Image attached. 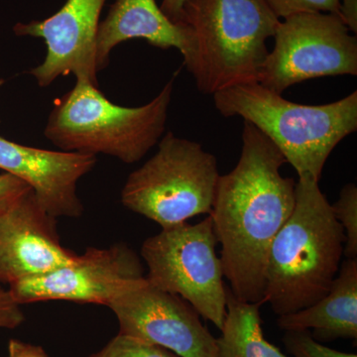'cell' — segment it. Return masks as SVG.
I'll return each mask as SVG.
<instances>
[{
    "label": "cell",
    "mask_w": 357,
    "mask_h": 357,
    "mask_svg": "<svg viewBox=\"0 0 357 357\" xmlns=\"http://www.w3.org/2000/svg\"><path fill=\"white\" fill-rule=\"evenodd\" d=\"M280 18L266 0H185L195 56L189 72L206 95L234 84L257 82Z\"/></svg>",
    "instance_id": "5"
},
{
    "label": "cell",
    "mask_w": 357,
    "mask_h": 357,
    "mask_svg": "<svg viewBox=\"0 0 357 357\" xmlns=\"http://www.w3.org/2000/svg\"><path fill=\"white\" fill-rule=\"evenodd\" d=\"M340 17L351 32H357V0H340Z\"/></svg>",
    "instance_id": "24"
},
{
    "label": "cell",
    "mask_w": 357,
    "mask_h": 357,
    "mask_svg": "<svg viewBox=\"0 0 357 357\" xmlns=\"http://www.w3.org/2000/svg\"><path fill=\"white\" fill-rule=\"evenodd\" d=\"M119 333L158 345L178 357H218L217 338L196 310L177 295L155 287L146 277L131 282L109 306Z\"/></svg>",
    "instance_id": "9"
},
{
    "label": "cell",
    "mask_w": 357,
    "mask_h": 357,
    "mask_svg": "<svg viewBox=\"0 0 357 357\" xmlns=\"http://www.w3.org/2000/svg\"><path fill=\"white\" fill-rule=\"evenodd\" d=\"M7 357H50L38 345L28 344L20 340H10L8 342Z\"/></svg>",
    "instance_id": "23"
},
{
    "label": "cell",
    "mask_w": 357,
    "mask_h": 357,
    "mask_svg": "<svg viewBox=\"0 0 357 357\" xmlns=\"http://www.w3.org/2000/svg\"><path fill=\"white\" fill-rule=\"evenodd\" d=\"M158 143L156 153L128 176L122 204L161 229L211 215L220 176L217 157L173 132Z\"/></svg>",
    "instance_id": "6"
},
{
    "label": "cell",
    "mask_w": 357,
    "mask_h": 357,
    "mask_svg": "<svg viewBox=\"0 0 357 357\" xmlns=\"http://www.w3.org/2000/svg\"><path fill=\"white\" fill-rule=\"evenodd\" d=\"M319 183L312 176H299L292 215L270 248L264 302L277 316L318 302L328 293L340 270L344 231Z\"/></svg>",
    "instance_id": "2"
},
{
    "label": "cell",
    "mask_w": 357,
    "mask_h": 357,
    "mask_svg": "<svg viewBox=\"0 0 357 357\" xmlns=\"http://www.w3.org/2000/svg\"><path fill=\"white\" fill-rule=\"evenodd\" d=\"M261 306L237 300L227 287V317L217 338L218 357H288L265 338Z\"/></svg>",
    "instance_id": "16"
},
{
    "label": "cell",
    "mask_w": 357,
    "mask_h": 357,
    "mask_svg": "<svg viewBox=\"0 0 357 357\" xmlns=\"http://www.w3.org/2000/svg\"><path fill=\"white\" fill-rule=\"evenodd\" d=\"M4 84V79H0V89H1L2 86H3Z\"/></svg>",
    "instance_id": "26"
},
{
    "label": "cell",
    "mask_w": 357,
    "mask_h": 357,
    "mask_svg": "<svg viewBox=\"0 0 357 357\" xmlns=\"http://www.w3.org/2000/svg\"><path fill=\"white\" fill-rule=\"evenodd\" d=\"M185 0H163L161 10L174 23L183 24V6Z\"/></svg>",
    "instance_id": "25"
},
{
    "label": "cell",
    "mask_w": 357,
    "mask_h": 357,
    "mask_svg": "<svg viewBox=\"0 0 357 357\" xmlns=\"http://www.w3.org/2000/svg\"><path fill=\"white\" fill-rule=\"evenodd\" d=\"M144 276L138 255L124 243L89 248L70 264L9 285L20 305L67 301L109 306L131 282Z\"/></svg>",
    "instance_id": "10"
},
{
    "label": "cell",
    "mask_w": 357,
    "mask_h": 357,
    "mask_svg": "<svg viewBox=\"0 0 357 357\" xmlns=\"http://www.w3.org/2000/svg\"><path fill=\"white\" fill-rule=\"evenodd\" d=\"M133 39L145 40L162 50L177 49L188 69L194 60L195 41L189 26L169 20L156 0H115L96 33L98 73L109 66L110 53L117 45Z\"/></svg>",
    "instance_id": "14"
},
{
    "label": "cell",
    "mask_w": 357,
    "mask_h": 357,
    "mask_svg": "<svg viewBox=\"0 0 357 357\" xmlns=\"http://www.w3.org/2000/svg\"><path fill=\"white\" fill-rule=\"evenodd\" d=\"M211 215L180 223L148 237L141 248L146 279L155 287L184 299L222 331L227 317V286Z\"/></svg>",
    "instance_id": "7"
},
{
    "label": "cell",
    "mask_w": 357,
    "mask_h": 357,
    "mask_svg": "<svg viewBox=\"0 0 357 357\" xmlns=\"http://www.w3.org/2000/svg\"><path fill=\"white\" fill-rule=\"evenodd\" d=\"M96 162L93 155L24 146L0 135V169L29 185L44 210L56 218L83 215L77 183Z\"/></svg>",
    "instance_id": "13"
},
{
    "label": "cell",
    "mask_w": 357,
    "mask_h": 357,
    "mask_svg": "<svg viewBox=\"0 0 357 357\" xmlns=\"http://www.w3.org/2000/svg\"><path fill=\"white\" fill-rule=\"evenodd\" d=\"M24 321L21 305L13 299L8 289L0 286V328L13 330Z\"/></svg>",
    "instance_id": "22"
},
{
    "label": "cell",
    "mask_w": 357,
    "mask_h": 357,
    "mask_svg": "<svg viewBox=\"0 0 357 357\" xmlns=\"http://www.w3.org/2000/svg\"><path fill=\"white\" fill-rule=\"evenodd\" d=\"M32 188L10 174H0V215L18 203Z\"/></svg>",
    "instance_id": "21"
},
{
    "label": "cell",
    "mask_w": 357,
    "mask_h": 357,
    "mask_svg": "<svg viewBox=\"0 0 357 357\" xmlns=\"http://www.w3.org/2000/svg\"><path fill=\"white\" fill-rule=\"evenodd\" d=\"M56 222L33 190L0 215V283L34 278L76 259L61 243Z\"/></svg>",
    "instance_id": "12"
},
{
    "label": "cell",
    "mask_w": 357,
    "mask_h": 357,
    "mask_svg": "<svg viewBox=\"0 0 357 357\" xmlns=\"http://www.w3.org/2000/svg\"><path fill=\"white\" fill-rule=\"evenodd\" d=\"M333 215L344 231V255L347 259L357 257V188L354 183L345 185L340 197L332 204Z\"/></svg>",
    "instance_id": "17"
},
{
    "label": "cell",
    "mask_w": 357,
    "mask_h": 357,
    "mask_svg": "<svg viewBox=\"0 0 357 357\" xmlns=\"http://www.w3.org/2000/svg\"><path fill=\"white\" fill-rule=\"evenodd\" d=\"M105 0H67L55 14L44 20L17 23L15 35L44 40L43 62L29 74L40 88H47L60 77L75 75L98 88L96 40Z\"/></svg>",
    "instance_id": "11"
},
{
    "label": "cell",
    "mask_w": 357,
    "mask_h": 357,
    "mask_svg": "<svg viewBox=\"0 0 357 357\" xmlns=\"http://www.w3.org/2000/svg\"><path fill=\"white\" fill-rule=\"evenodd\" d=\"M175 77L151 102L138 107L115 105L100 88L77 79L52 109L45 137L62 151L105 154L136 163L163 136Z\"/></svg>",
    "instance_id": "4"
},
{
    "label": "cell",
    "mask_w": 357,
    "mask_h": 357,
    "mask_svg": "<svg viewBox=\"0 0 357 357\" xmlns=\"http://www.w3.org/2000/svg\"><path fill=\"white\" fill-rule=\"evenodd\" d=\"M213 96L220 114L253 124L276 145L298 176L310 175L319 182L333 149L357 129V91L337 102L307 105L250 82Z\"/></svg>",
    "instance_id": "3"
},
{
    "label": "cell",
    "mask_w": 357,
    "mask_h": 357,
    "mask_svg": "<svg viewBox=\"0 0 357 357\" xmlns=\"http://www.w3.org/2000/svg\"><path fill=\"white\" fill-rule=\"evenodd\" d=\"M258 83L282 95L307 79L357 75V40L340 14L307 13L281 20Z\"/></svg>",
    "instance_id": "8"
},
{
    "label": "cell",
    "mask_w": 357,
    "mask_h": 357,
    "mask_svg": "<svg viewBox=\"0 0 357 357\" xmlns=\"http://www.w3.org/2000/svg\"><path fill=\"white\" fill-rule=\"evenodd\" d=\"M286 162L259 129L244 121L241 157L218 178L211 218L230 291L241 302L265 304L268 255L292 215L296 182L281 175Z\"/></svg>",
    "instance_id": "1"
},
{
    "label": "cell",
    "mask_w": 357,
    "mask_h": 357,
    "mask_svg": "<svg viewBox=\"0 0 357 357\" xmlns=\"http://www.w3.org/2000/svg\"><path fill=\"white\" fill-rule=\"evenodd\" d=\"M89 357H178L163 347L119 333L103 349Z\"/></svg>",
    "instance_id": "18"
},
{
    "label": "cell",
    "mask_w": 357,
    "mask_h": 357,
    "mask_svg": "<svg viewBox=\"0 0 357 357\" xmlns=\"http://www.w3.org/2000/svg\"><path fill=\"white\" fill-rule=\"evenodd\" d=\"M284 345L293 357H357L326 347L312 337L309 331H287L283 337Z\"/></svg>",
    "instance_id": "19"
},
{
    "label": "cell",
    "mask_w": 357,
    "mask_h": 357,
    "mask_svg": "<svg viewBox=\"0 0 357 357\" xmlns=\"http://www.w3.org/2000/svg\"><path fill=\"white\" fill-rule=\"evenodd\" d=\"M280 20L295 14L326 13L340 14V0H266Z\"/></svg>",
    "instance_id": "20"
},
{
    "label": "cell",
    "mask_w": 357,
    "mask_h": 357,
    "mask_svg": "<svg viewBox=\"0 0 357 357\" xmlns=\"http://www.w3.org/2000/svg\"><path fill=\"white\" fill-rule=\"evenodd\" d=\"M281 330L309 331L318 342L357 338V259H347L328 293L310 307L279 316Z\"/></svg>",
    "instance_id": "15"
}]
</instances>
